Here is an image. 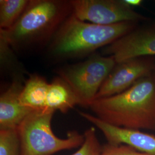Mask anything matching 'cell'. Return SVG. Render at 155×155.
<instances>
[{"instance_id": "13", "label": "cell", "mask_w": 155, "mask_h": 155, "mask_svg": "<svg viewBox=\"0 0 155 155\" xmlns=\"http://www.w3.org/2000/svg\"><path fill=\"white\" fill-rule=\"evenodd\" d=\"M29 0H1L0 28L8 29L16 22L27 8Z\"/></svg>"}, {"instance_id": "4", "label": "cell", "mask_w": 155, "mask_h": 155, "mask_svg": "<svg viewBox=\"0 0 155 155\" xmlns=\"http://www.w3.org/2000/svg\"><path fill=\"white\" fill-rule=\"evenodd\" d=\"M55 111L47 107L35 110L20 124L17 130L20 155H52L82 146L84 134L76 130L68 132L66 139H61L54 133L51 121Z\"/></svg>"}, {"instance_id": "8", "label": "cell", "mask_w": 155, "mask_h": 155, "mask_svg": "<svg viewBox=\"0 0 155 155\" xmlns=\"http://www.w3.org/2000/svg\"><path fill=\"white\" fill-rule=\"evenodd\" d=\"M102 52L112 56L117 63L138 57L155 56V30L136 28L103 48Z\"/></svg>"}, {"instance_id": "9", "label": "cell", "mask_w": 155, "mask_h": 155, "mask_svg": "<svg viewBox=\"0 0 155 155\" xmlns=\"http://www.w3.org/2000/svg\"><path fill=\"white\" fill-rule=\"evenodd\" d=\"M79 114L98 128L103 133L108 144L127 145L139 152L155 155V136L137 129L118 127L107 124L91 114L81 111Z\"/></svg>"}, {"instance_id": "1", "label": "cell", "mask_w": 155, "mask_h": 155, "mask_svg": "<svg viewBox=\"0 0 155 155\" xmlns=\"http://www.w3.org/2000/svg\"><path fill=\"white\" fill-rule=\"evenodd\" d=\"M89 108L114 126L155 129V70L120 94L94 100Z\"/></svg>"}, {"instance_id": "16", "label": "cell", "mask_w": 155, "mask_h": 155, "mask_svg": "<svg viewBox=\"0 0 155 155\" xmlns=\"http://www.w3.org/2000/svg\"><path fill=\"white\" fill-rule=\"evenodd\" d=\"M100 155H150L139 152L127 145L107 144L102 147Z\"/></svg>"}, {"instance_id": "7", "label": "cell", "mask_w": 155, "mask_h": 155, "mask_svg": "<svg viewBox=\"0 0 155 155\" xmlns=\"http://www.w3.org/2000/svg\"><path fill=\"white\" fill-rule=\"evenodd\" d=\"M155 70L153 56H141L116 63L100 87L95 100L120 94Z\"/></svg>"}, {"instance_id": "10", "label": "cell", "mask_w": 155, "mask_h": 155, "mask_svg": "<svg viewBox=\"0 0 155 155\" xmlns=\"http://www.w3.org/2000/svg\"><path fill=\"white\" fill-rule=\"evenodd\" d=\"M25 81L21 72L12 74L11 84L0 97V130L17 129L33 110L22 105L20 101Z\"/></svg>"}, {"instance_id": "12", "label": "cell", "mask_w": 155, "mask_h": 155, "mask_svg": "<svg viewBox=\"0 0 155 155\" xmlns=\"http://www.w3.org/2000/svg\"><path fill=\"white\" fill-rule=\"evenodd\" d=\"M49 86L45 78L35 74L31 75L25 81L20 94L21 104L33 110L45 108Z\"/></svg>"}, {"instance_id": "5", "label": "cell", "mask_w": 155, "mask_h": 155, "mask_svg": "<svg viewBox=\"0 0 155 155\" xmlns=\"http://www.w3.org/2000/svg\"><path fill=\"white\" fill-rule=\"evenodd\" d=\"M116 63L110 56L93 54L84 61L62 67L57 73L71 87L79 105L89 107Z\"/></svg>"}, {"instance_id": "2", "label": "cell", "mask_w": 155, "mask_h": 155, "mask_svg": "<svg viewBox=\"0 0 155 155\" xmlns=\"http://www.w3.org/2000/svg\"><path fill=\"white\" fill-rule=\"evenodd\" d=\"M72 14L70 1L30 0L11 28L0 30V38L15 51L49 44L61 24Z\"/></svg>"}, {"instance_id": "6", "label": "cell", "mask_w": 155, "mask_h": 155, "mask_svg": "<svg viewBox=\"0 0 155 155\" xmlns=\"http://www.w3.org/2000/svg\"><path fill=\"white\" fill-rule=\"evenodd\" d=\"M72 14L83 21L107 25L127 21L138 22L145 18L124 0H70Z\"/></svg>"}, {"instance_id": "11", "label": "cell", "mask_w": 155, "mask_h": 155, "mask_svg": "<svg viewBox=\"0 0 155 155\" xmlns=\"http://www.w3.org/2000/svg\"><path fill=\"white\" fill-rule=\"evenodd\" d=\"M77 105L79 101L71 87L58 76L50 83L45 107L66 113Z\"/></svg>"}, {"instance_id": "15", "label": "cell", "mask_w": 155, "mask_h": 155, "mask_svg": "<svg viewBox=\"0 0 155 155\" xmlns=\"http://www.w3.org/2000/svg\"><path fill=\"white\" fill-rule=\"evenodd\" d=\"M84 140L81 148L71 155H100L102 147L96 134L95 128L91 127L84 133Z\"/></svg>"}, {"instance_id": "3", "label": "cell", "mask_w": 155, "mask_h": 155, "mask_svg": "<svg viewBox=\"0 0 155 155\" xmlns=\"http://www.w3.org/2000/svg\"><path fill=\"white\" fill-rule=\"evenodd\" d=\"M137 22L127 21L103 25L80 20L72 14L61 24L48 47L51 56L69 59L89 55L137 28Z\"/></svg>"}, {"instance_id": "17", "label": "cell", "mask_w": 155, "mask_h": 155, "mask_svg": "<svg viewBox=\"0 0 155 155\" xmlns=\"http://www.w3.org/2000/svg\"><path fill=\"white\" fill-rule=\"evenodd\" d=\"M124 1L127 5L132 8H133V6L140 5L143 2V1L141 0H124Z\"/></svg>"}, {"instance_id": "14", "label": "cell", "mask_w": 155, "mask_h": 155, "mask_svg": "<svg viewBox=\"0 0 155 155\" xmlns=\"http://www.w3.org/2000/svg\"><path fill=\"white\" fill-rule=\"evenodd\" d=\"M0 155H20V143L17 129L0 130Z\"/></svg>"}]
</instances>
